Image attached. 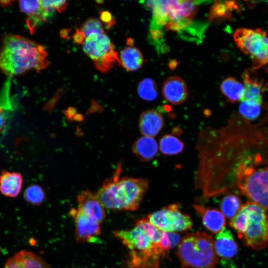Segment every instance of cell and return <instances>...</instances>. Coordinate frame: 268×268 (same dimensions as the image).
Masks as SVG:
<instances>
[{
    "instance_id": "6da1fadb",
    "label": "cell",
    "mask_w": 268,
    "mask_h": 268,
    "mask_svg": "<svg viewBox=\"0 0 268 268\" xmlns=\"http://www.w3.org/2000/svg\"><path fill=\"white\" fill-rule=\"evenodd\" d=\"M195 188L204 198L234 193L242 165L268 164V131L234 114L223 127H207L199 133Z\"/></svg>"
},
{
    "instance_id": "7a4b0ae2",
    "label": "cell",
    "mask_w": 268,
    "mask_h": 268,
    "mask_svg": "<svg viewBox=\"0 0 268 268\" xmlns=\"http://www.w3.org/2000/svg\"><path fill=\"white\" fill-rule=\"evenodd\" d=\"M129 250L128 268H159L160 261L172 247L168 232L146 218L138 220L131 230L114 233Z\"/></svg>"
},
{
    "instance_id": "3957f363",
    "label": "cell",
    "mask_w": 268,
    "mask_h": 268,
    "mask_svg": "<svg viewBox=\"0 0 268 268\" xmlns=\"http://www.w3.org/2000/svg\"><path fill=\"white\" fill-rule=\"evenodd\" d=\"M47 56L43 46L20 35H7L0 48V68L8 76L40 71L49 64Z\"/></svg>"
},
{
    "instance_id": "277c9868",
    "label": "cell",
    "mask_w": 268,
    "mask_h": 268,
    "mask_svg": "<svg viewBox=\"0 0 268 268\" xmlns=\"http://www.w3.org/2000/svg\"><path fill=\"white\" fill-rule=\"evenodd\" d=\"M122 161L112 175L105 180L96 195L104 207L115 210H136L149 187L146 178L121 177Z\"/></svg>"
},
{
    "instance_id": "5b68a950",
    "label": "cell",
    "mask_w": 268,
    "mask_h": 268,
    "mask_svg": "<svg viewBox=\"0 0 268 268\" xmlns=\"http://www.w3.org/2000/svg\"><path fill=\"white\" fill-rule=\"evenodd\" d=\"M176 254L184 268H215L218 263L212 236L204 232L189 233L184 236Z\"/></svg>"
},
{
    "instance_id": "8992f818",
    "label": "cell",
    "mask_w": 268,
    "mask_h": 268,
    "mask_svg": "<svg viewBox=\"0 0 268 268\" xmlns=\"http://www.w3.org/2000/svg\"><path fill=\"white\" fill-rule=\"evenodd\" d=\"M236 187L250 201L268 209V164L242 168L236 175Z\"/></svg>"
},
{
    "instance_id": "52a82bcc",
    "label": "cell",
    "mask_w": 268,
    "mask_h": 268,
    "mask_svg": "<svg viewBox=\"0 0 268 268\" xmlns=\"http://www.w3.org/2000/svg\"><path fill=\"white\" fill-rule=\"evenodd\" d=\"M247 222L244 233L240 237L246 246L256 250L264 248L268 243V216L266 209L248 201L242 204Z\"/></svg>"
},
{
    "instance_id": "ba28073f",
    "label": "cell",
    "mask_w": 268,
    "mask_h": 268,
    "mask_svg": "<svg viewBox=\"0 0 268 268\" xmlns=\"http://www.w3.org/2000/svg\"><path fill=\"white\" fill-rule=\"evenodd\" d=\"M233 37L238 47L250 57L253 69H258L268 64V36L261 28H240Z\"/></svg>"
},
{
    "instance_id": "9c48e42d",
    "label": "cell",
    "mask_w": 268,
    "mask_h": 268,
    "mask_svg": "<svg viewBox=\"0 0 268 268\" xmlns=\"http://www.w3.org/2000/svg\"><path fill=\"white\" fill-rule=\"evenodd\" d=\"M83 50L100 71L107 72L116 64H121L114 45L104 33L94 34L86 38Z\"/></svg>"
},
{
    "instance_id": "30bf717a",
    "label": "cell",
    "mask_w": 268,
    "mask_h": 268,
    "mask_svg": "<svg viewBox=\"0 0 268 268\" xmlns=\"http://www.w3.org/2000/svg\"><path fill=\"white\" fill-rule=\"evenodd\" d=\"M146 219L155 227L168 233L185 231L193 225L191 218L181 211L178 203L170 204L149 214Z\"/></svg>"
},
{
    "instance_id": "8fae6325",
    "label": "cell",
    "mask_w": 268,
    "mask_h": 268,
    "mask_svg": "<svg viewBox=\"0 0 268 268\" xmlns=\"http://www.w3.org/2000/svg\"><path fill=\"white\" fill-rule=\"evenodd\" d=\"M69 214L75 222V238L78 243L93 242L101 234L100 223L78 207H72Z\"/></svg>"
},
{
    "instance_id": "7c38bea8",
    "label": "cell",
    "mask_w": 268,
    "mask_h": 268,
    "mask_svg": "<svg viewBox=\"0 0 268 268\" xmlns=\"http://www.w3.org/2000/svg\"><path fill=\"white\" fill-rule=\"evenodd\" d=\"M244 94L242 101L250 100L261 105L263 93L266 91L267 83L253 69H247L243 73Z\"/></svg>"
},
{
    "instance_id": "4fadbf2b",
    "label": "cell",
    "mask_w": 268,
    "mask_h": 268,
    "mask_svg": "<svg viewBox=\"0 0 268 268\" xmlns=\"http://www.w3.org/2000/svg\"><path fill=\"white\" fill-rule=\"evenodd\" d=\"M3 268H51V267L40 256L23 249L8 258Z\"/></svg>"
},
{
    "instance_id": "5bb4252c",
    "label": "cell",
    "mask_w": 268,
    "mask_h": 268,
    "mask_svg": "<svg viewBox=\"0 0 268 268\" xmlns=\"http://www.w3.org/2000/svg\"><path fill=\"white\" fill-rule=\"evenodd\" d=\"M78 208L89 215L100 224L105 219V208L98 199L96 194L86 189L77 196Z\"/></svg>"
},
{
    "instance_id": "9a60e30c",
    "label": "cell",
    "mask_w": 268,
    "mask_h": 268,
    "mask_svg": "<svg viewBox=\"0 0 268 268\" xmlns=\"http://www.w3.org/2000/svg\"><path fill=\"white\" fill-rule=\"evenodd\" d=\"M162 92L164 98L174 105L184 102L188 96L186 84L178 76H170L164 81Z\"/></svg>"
},
{
    "instance_id": "2e32d148",
    "label": "cell",
    "mask_w": 268,
    "mask_h": 268,
    "mask_svg": "<svg viewBox=\"0 0 268 268\" xmlns=\"http://www.w3.org/2000/svg\"><path fill=\"white\" fill-rule=\"evenodd\" d=\"M193 206L201 216L203 226L211 232L217 234L225 228L226 218L219 210L196 204Z\"/></svg>"
},
{
    "instance_id": "e0dca14e",
    "label": "cell",
    "mask_w": 268,
    "mask_h": 268,
    "mask_svg": "<svg viewBox=\"0 0 268 268\" xmlns=\"http://www.w3.org/2000/svg\"><path fill=\"white\" fill-rule=\"evenodd\" d=\"M164 124L162 115L154 109L143 112L139 118V130L143 136L153 137L157 135Z\"/></svg>"
},
{
    "instance_id": "ac0fdd59",
    "label": "cell",
    "mask_w": 268,
    "mask_h": 268,
    "mask_svg": "<svg viewBox=\"0 0 268 268\" xmlns=\"http://www.w3.org/2000/svg\"><path fill=\"white\" fill-rule=\"evenodd\" d=\"M214 244L218 257L223 259L233 258L238 251L236 241L231 232L226 228L216 235Z\"/></svg>"
},
{
    "instance_id": "d6986e66",
    "label": "cell",
    "mask_w": 268,
    "mask_h": 268,
    "mask_svg": "<svg viewBox=\"0 0 268 268\" xmlns=\"http://www.w3.org/2000/svg\"><path fill=\"white\" fill-rule=\"evenodd\" d=\"M23 182L20 173L2 170L0 175V192L5 197L15 198L20 193Z\"/></svg>"
},
{
    "instance_id": "ffe728a7",
    "label": "cell",
    "mask_w": 268,
    "mask_h": 268,
    "mask_svg": "<svg viewBox=\"0 0 268 268\" xmlns=\"http://www.w3.org/2000/svg\"><path fill=\"white\" fill-rule=\"evenodd\" d=\"M158 145L153 137L142 136L132 145V151L141 161L148 162L153 159L158 152Z\"/></svg>"
},
{
    "instance_id": "44dd1931",
    "label": "cell",
    "mask_w": 268,
    "mask_h": 268,
    "mask_svg": "<svg viewBox=\"0 0 268 268\" xmlns=\"http://www.w3.org/2000/svg\"><path fill=\"white\" fill-rule=\"evenodd\" d=\"M11 76H8L0 92V133L5 127L8 115L12 112V97H10Z\"/></svg>"
},
{
    "instance_id": "7402d4cb",
    "label": "cell",
    "mask_w": 268,
    "mask_h": 268,
    "mask_svg": "<svg viewBox=\"0 0 268 268\" xmlns=\"http://www.w3.org/2000/svg\"><path fill=\"white\" fill-rule=\"evenodd\" d=\"M220 88L228 102L235 103L242 100L243 98L244 86L235 78H225L222 82Z\"/></svg>"
},
{
    "instance_id": "603a6c76",
    "label": "cell",
    "mask_w": 268,
    "mask_h": 268,
    "mask_svg": "<svg viewBox=\"0 0 268 268\" xmlns=\"http://www.w3.org/2000/svg\"><path fill=\"white\" fill-rule=\"evenodd\" d=\"M238 2L236 1H215L211 6L208 20H223L229 19L234 10H238Z\"/></svg>"
},
{
    "instance_id": "cb8c5ba5",
    "label": "cell",
    "mask_w": 268,
    "mask_h": 268,
    "mask_svg": "<svg viewBox=\"0 0 268 268\" xmlns=\"http://www.w3.org/2000/svg\"><path fill=\"white\" fill-rule=\"evenodd\" d=\"M120 60L123 67L128 71L137 70L143 63L141 52L131 46L125 48L121 52Z\"/></svg>"
},
{
    "instance_id": "d4e9b609",
    "label": "cell",
    "mask_w": 268,
    "mask_h": 268,
    "mask_svg": "<svg viewBox=\"0 0 268 268\" xmlns=\"http://www.w3.org/2000/svg\"><path fill=\"white\" fill-rule=\"evenodd\" d=\"M242 205L241 198L234 193L226 194L221 199L219 204L221 212L229 220L236 215Z\"/></svg>"
},
{
    "instance_id": "484cf974",
    "label": "cell",
    "mask_w": 268,
    "mask_h": 268,
    "mask_svg": "<svg viewBox=\"0 0 268 268\" xmlns=\"http://www.w3.org/2000/svg\"><path fill=\"white\" fill-rule=\"evenodd\" d=\"M159 148L163 154L173 155L181 152L184 149V144L175 136L167 134L160 139Z\"/></svg>"
},
{
    "instance_id": "4316f807",
    "label": "cell",
    "mask_w": 268,
    "mask_h": 268,
    "mask_svg": "<svg viewBox=\"0 0 268 268\" xmlns=\"http://www.w3.org/2000/svg\"><path fill=\"white\" fill-rule=\"evenodd\" d=\"M23 197L26 201L35 205L41 204L46 196L43 189L37 184L28 186L24 190Z\"/></svg>"
},
{
    "instance_id": "83f0119b",
    "label": "cell",
    "mask_w": 268,
    "mask_h": 268,
    "mask_svg": "<svg viewBox=\"0 0 268 268\" xmlns=\"http://www.w3.org/2000/svg\"><path fill=\"white\" fill-rule=\"evenodd\" d=\"M239 115L245 120H254L261 114V105L252 101H242L239 105Z\"/></svg>"
},
{
    "instance_id": "f1b7e54d",
    "label": "cell",
    "mask_w": 268,
    "mask_h": 268,
    "mask_svg": "<svg viewBox=\"0 0 268 268\" xmlns=\"http://www.w3.org/2000/svg\"><path fill=\"white\" fill-rule=\"evenodd\" d=\"M139 96L147 101H152L157 96V92L155 82L150 78H145L141 81L137 87Z\"/></svg>"
},
{
    "instance_id": "f546056e",
    "label": "cell",
    "mask_w": 268,
    "mask_h": 268,
    "mask_svg": "<svg viewBox=\"0 0 268 268\" xmlns=\"http://www.w3.org/2000/svg\"><path fill=\"white\" fill-rule=\"evenodd\" d=\"M86 38L94 34L104 33V29L101 21L96 18L91 17L86 20L81 29Z\"/></svg>"
},
{
    "instance_id": "4dcf8cb0",
    "label": "cell",
    "mask_w": 268,
    "mask_h": 268,
    "mask_svg": "<svg viewBox=\"0 0 268 268\" xmlns=\"http://www.w3.org/2000/svg\"><path fill=\"white\" fill-rule=\"evenodd\" d=\"M18 2L21 11L27 15L38 12L41 8L40 0H20Z\"/></svg>"
},
{
    "instance_id": "1f68e13d",
    "label": "cell",
    "mask_w": 268,
    "mask_h": 268,
    "mask_svg": "<svg viewBox=\"0 0 268 268\" xmlns=\"http://www.w3.org/2000/svg\"><path fill=\"white\" fill-rule=\"evenodd\" d=\"M200 1L180 0L184 17L188 19L192 20L196 16Z\"/></svg>"
},
{
    "instance_id": "d6a6232c",
    "label": "cell",
    "mask_w": 268,
    "mask_h": 268,
    "mask_svg": "<svg viewBox=\"0 0 268 268\" xmlns=\"http://www.w3.org/2000/svg\"><path fill=\"white\" fill-rule=\"evenodd\" d=\"M100 19L106 25V27L109 28L115 24V19L112 14L108 11H101L100 13Z\"/></svg>"
},
{
    "instance_id": "836d02e7",
    "label": "cell",
    "mask_w": 268,
    "mask_h": 268,
    "mask_svg": "<svg viewBox=\"0 0 268 268\" xmlns=\"http://www.w3.org/2000/svg\"><path fill=\"white\" fill-rule=\"evenodd\" d=\"M49 4L59 12H63L66 8L67 2L66 0H48Z\"/></svg>"
},
{
    "instance_id": "e575fe53",
    "label": "cell",
    "mask_w": 268,
    "mask_h": 268,
    "mask_svg": "<svg viewBox=\"0 0 268 268\" xmlns=\"http://www.w3.org/2000/svg\"><path fill=\"white\" fill-rule=\"evenodd\" d=\"M84 37L85 35L81 30L76 28V32L73 36L74 42L77 44H83Z\"/></svg>"
},
{
    "instance_id": "d590c367",
    "label": "cell",
    "mask_w": 268,
    "mask_h": 268,
    "mask_svg": "<svg viewBox=\"0 0 268 268\" xmlns=\"http://www.w3.org/2000/svg\"><path fill=\"white\" fill-rule=\"evenodd\" d=\"M174 232L168 233V235L171 243L172 247H174L179 241V236L176 234H174Z\"/></svg>"
},
{
    "instance_id": "8d00e7d4",
    "label": "cell",
    "mask_w": 268,
    "mask_h": 268,
    "mask_svg": "<svg viewBox=\"0 0 268 268\" xmlns=\"http://www.w3.org/2000/svg\"><path fill=\"white\" fill-rule=\"evenodd\" d=\"M68 29H63L60 32V35L62 37L66 38L68 35Z\"/></svg>"
},
{
    "instance_id": "74e56055",
    "label": "cell",
    "mask_w": 268,
    "mask_h": 268,
    "mask_svg": "<svg viewBox=\"0 0 268 268\" xmlns=\"http://www.w3.org/2000/svg\"><path fill=\"white\" fill-rule=\"evenodd\" d=\"M9 2H12V1H0V5L5 6V5H8Z\"/></svg>"
}]
</instances>
